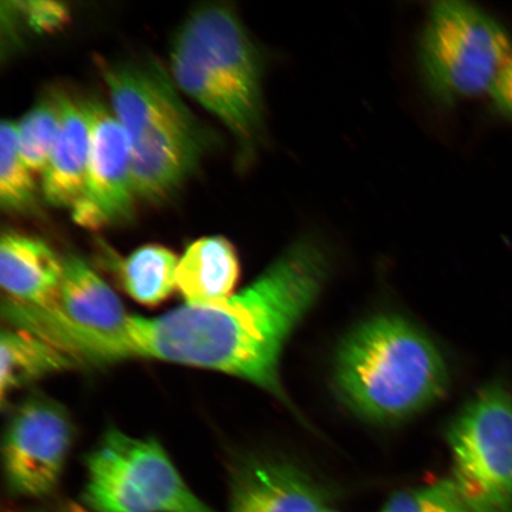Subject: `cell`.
<instances>
[{
    "instance_id": "1",
    "label": "cell",
    "mask_w": 512,
    "mask_h": 512,
    "mask_svg": "<svg viewBox=\"0 0 512 512\" xmlns=\"http://www.w3.org/2000/svg\"><path fill=\"white\" fill-rule=\"evenodd\" d=\"M305 313L298 286L284 273L266 271L226 302L187 304L155 318L130 315L112 335L61 322L53 342L79 366L151 358L240 377L285 401L280 355Z\"/></svg>"
},
{
    "instance_id": "2",
    "label": "cell",
    "mask_w": 512,
    "mask_h": 512,
    "mask_svg": "<svg viewBox=\"0 0 512 512\" xmlns=\"http://www.w3.org/2000/svg\"><path fill=\"white\" fill-rule=\"evenodd\" d=\"M112 111L130 142L137 200H164L194 174L210 134L185 106L176 82L156 61L105 69Z\"/></svg>"
},
{
    "instance_id": "3",
    "label": "cell",
    "mask_w": 512,
    "mask_h": 512,
    "mask_svg": "<svg viewBox=\"0 0 512 512\" xmlns=\"http://www.w3.org/2000/svg\"><path fill=\"white\" fill-rule=\"evenodd\" d=\"M342 398L371 420L407 418L444 394L448 374L435 345L414 325L381 316L345 339L336 361Z\"/></svg>"
},
{
    "instance_id": "4",
    "label": "cell",
    "mask_w": 512,
    "mask_h": 512,
    "mask_svg": "<svg viewBox=\"0 0 512 512\" xmlns=\"http://www.w3.org/2000/svg\"><path fill=\"white\" fill-rule=\"evenodd\" d=\"M511 54L507 31L476 5L444 0L428 10L419 44L420 72L439 105L490 94Z\"/></svg>"
},
{
    "instance_id": "5",
    "label": "cell",
    "mask_w": 512,
    "mask_h": 512,
    "mask_svg": "<svg viewBox=\"0 0 512 512\" xmlns=\"http://www.w3.org/2000/svg\"><path fill=\"white\" fill-rule=\"evenodd\" d=\"M85 504L93 512H215L184 482L155 439L105 434L87 457Z\"/></svg>"
},
{
    "instance_id": "6",
    "label": "cell",
    "mask_w": 512,
    "mask_h": 512,
    "mask_svg": "<svg viewBox=\"0 0 512 512\" xmlns=\"http://www.w3.org/2000/svg\"><path fill=\"white\" fill-rule=\"evenodd\" d=\"M451 480L471 512H512V394L480 390L448 431Z\"/></svg>"
},
{
    "instance_id": "7",
    "label": "cell",
    "mask_w": 512,
    "mask_h": 512,
    "mask_svg": "<svg viewBox=\"0 0 512 512\" xmlns=\"http://www.w3.org/2000/svg\"><path fill=\"white\" fill-rule=\"evenodd\" d=\"M178 32L207 63L261 140L265 128L262 60L238 14L228 5H203L191 12Z\"/></svg>"
},
{
    "instance_id": "8",
    "label": "cell",
    "mask_w": 512,
    "mask_h": 512,
    "mask_svg": "<svg viewBox=\"0 0 512 512\" xmlns=\"http://www.w3.org/2000/svg\"><path fill=\"white\" fill-rule=\"evenodd\" d=\"M73 441V425L59 403L34 396L17 407L4 435L3 463L17 495L42 497L55 489Z\"/></svg>"
},
{
    "instance_id": "9",
    "label": "cell",
    "mask_w": 512,
    "mask_h": 512,
    "mask_svg": "<svg viewBox=\"0 0 512 512\" xmlns=\"http://www.w3.org/2000/svg\"><path fill=\"white\" fill-rule=\"evenodd\" d=\"M91 126L86 190L72 211L81 227L114 226L132 216L134 194L130 142L110 108L85 102Z\"/></svg>"
},
{
    "instance_id": "10",
    "label": "cell",
    "mask_w": 512,
    "mask_h": 512,
    "mask_svg": "<svg viewBox=\"0 0 512 512\" xmlns=\"http://www.w3.org/2000/svg\"><path fill=\"white\" fill-rule=\"evenodd\" d=\"M322 491L292 465L254 460L235 471L228 512H324Z\"/></svg>"
},
{
    "instance_id": "11",
    "label": "cell",
    "mask_w": 512,
    "mask_h": 512,
    "mask_svg": "<svg viewBox=\"0 0 512 512\" xmlns=\"http://www.w3.org/2000/svg\"><path fill=\"white\" fill-rule=\"evenodd\" d=\"M63 278V259L46 242L8 232L0 243V284L14 302L55 310Z\"/></svg>"
},
{
    "instance_id": "12",
    "label": "cell",
    "mask_w": 512,
    "mask_h": 512,
    "mask_svg": "<svg viewBox=\"0 0 512 512\" xmlns=\"http://www.w3.org/2000/svg\"><path fill=\"white\" fill-rule=\"evenodd\" d=\"M61 120L42 175V194L50 206L73 211L86 190L91 126L86 104L60 94Z\"/></svg>"
},
{
    "instance_id": "13",
    "label": "cell",
    "mask_w": 512,
    "mask_h": 512,
    "mask_svg": "<svg viewBox=\"0 0 512 512\" xmlns=\"http://www.w3.org/2000/svg\"><path fill=\"white\" fill-rule=\"evenodd\" d=\"M48 311L76 328L106 335L117 334L130 317L112 288L75 255L63 259L59 302Z\"/></svg>"
},
{
    "instance_id": "14",
    "label": "cell",
    "mask_w": 512,
    "mask_h": 512,
    "mask_svg": "<svg viewBox=\"0 0 512 512\" xmlns=\"http://www.w3.org/2000/svg\"><path fill=\"white\" fill-rule=\"evenodd\" d=\"M239 272L232 243L209 236L191 243L178 261L177 287L189 305H216L232 297Z\"/></svg>"
},
{
    "instance_id": "15",
    "label": "cell",
    "mask_w": 512,
    "mask_h": 512,
    "mask_svg": "<svg viewBox=\"0 0 512 512\" xmlns=\"http://www.w3.org/2000/svg\"><path fill=\"white\" fill-rule=\"evenodd\" d=\"M2 401L14 390L49 374L78 367L72 357L21 329L3 330L0 338Z\"/></svg>"
},
{
    "instance_id": "16",
    "label": "cell",
    "mask_w": 512,
    "mask_h": 512,
    "mask_svg": "<svg viewBox=\"0 0 512 512\" xmlns=\"http://www.w3.org/2000/svg\"><path fill=\"white\" fill-rule=\"evenodd\" d=\"M178 260L168 248L140 247L121 262L120 277L125 291L137 302L157 305L177 286Z\"/></svg>"
},
{
    "instance_id": "17",
    "label": "cell",
    "mask_w": 512,
    "mask_h": 512,
    "mask_svg": "<svg viewBox=\"0 0 512 512\" xmlns=\"http://www.w3.org/2000/svg\"><path fill=\"white\" fill-rule=\"evenodd\" d=\"M34 172L19 153L15 121L0 127V204L11 214L28 213L37 203Z\"/></svg>"
},
{
    "instance_id": "18",
    "label": "cell",
    "mask_w": 512,
    "mask_h": 512,
    "mask_svg": "<svg viewBox=\"0 0 512 512\" xmlns=\"http://www.w3.org/2000/svg\"><path fill=\"white\" fill-rule=\"evenodd\" d=\"M60 94L47 96L16 123L19 153L34 174L46 170L59 132Z\"/></svg>"
},
{
    "instance_id": "19",
    "label": "cell",
    "mask_w": 512,
    "mask_h": 512,
    "mask_svg": "<svg viewBox=\"0 0 512 512\" xmlns=\"http://www.w3.org/2000/svg\"><path fill=\"white\" fill-rule=\"evenodd\" d=\"M380 512H471L451 478L396 492Z\"/></svg>"
},
{
    "instance_id": "20",
    "label": "cell",
    "mask_w": 512,
    "mask_h": 512,
    "mask_svg": "<svg viewBox=\"0 0 512 512\" xmlns=\"http://www.w3.org/2000/svg\"><path fill=\"white\" fill-rule=\"evenodd\" d=\"M19 17L35 32H51L63 27L69 15L67 6L57 2H11Z\"/></svg>"
},
{
    "instance_id": "21",
    "label": "cell",
    "mask_w": 512,
    "mask_h": 512,
    "mask_svg": "<svg viewBox=\"0 0 512 512\" xmlns=\"http://www.w3.org/2000/svg\"><path fill=\"white\" fill-rule=\"evenodd\" d=\"M490 95L499 110L512 115V54L492 86Z\"/></svg>"
},
{
    "instance_id": "22",
    "label": "cell",
    "mask_w": 512,
    "mask_h": 512,
    "mask_svg": "<svg viewBox=\"0 0 512 512\" xmlns=\"http://www.w3.org/2000/svg\"><path fill=\"white\" fill-rule=\"evenodd\" d=\"M324 512H338V511H335V510H331V509H326Z\"/></svg>"
}]
</instances>
